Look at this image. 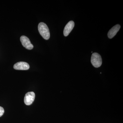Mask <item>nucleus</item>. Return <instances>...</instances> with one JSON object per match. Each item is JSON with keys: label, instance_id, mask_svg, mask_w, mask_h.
Here are the masks:
<instances>
[{"label": "nucleus", "instance_id": "obj_1", "mask_svg": "<svg viewBox=\"0 0 123 123\" xmlns=\"http://www.w3.org/2000/svg\"><path fill=\"white\" fill-rule=\"evenodd\" d=\"M38 30L40 35L44 39L48 40L50 37V33L48 27L44 23L41 22L38 26Z\"/></svg>", "mask_w": 123, "mask_h": 123}, {"label": "nucleus", "instance_id": "obj_2", "mask_svg": "<svg viewBox=\"0 0 123 123\" xmlns=\"http://www.w3.org/2000/svg\"><path fill=\"white\" fill-rule=\"evenodd\" d=\"M91 63L95 68H98L102 65V60L101 56L97 53H93L91 57Z\"/></svg>", "mask_w": 123, "mask_h": 123}, {"label": "nucleus", "instance_id": "obj_3", "mask_svg": "<svg viewBox=\"0 0 123 123\" xmlns=\"http://www.w3.org/2000/svg\"><path fill=\"white\" fill-rule=\"evenodd\" d=\"M35 97V94L34 92H28L25 94L24 97V103L27 105H31L34 102Z\"/></svg>", "mask_w": 123, "mask_h": 123}, {"label": "nucleus", "instance_id": "obj_4", "mask_svg": "<svg viewBox=\"0 0 123 123\" xmlns=\"http://www.w3.org/2000/svg\"><path fill=\"white\" fill-rule=\"evenodd\" d=\"M20 40L23 46L25 48L29 50H31L33 48V45L31 44L29 38L26 36H22L20 38Z\"/></svg>", "mask_w": 123, "mask_h": 123}, {"label": "nucleus", "instance_id": "obj_5", "mask_svg": "<svg viewBox=\"0 0 123 123\" xmlns=\"http://www.w3.org/2000/svg\"><path fill=\"white\" fill-rule=\"evenodd\" d=\"M13 68L16 70H27L30 68V65L26 62H20L15 64Z\"/></svg>", "mask_w": 123, "mask_h": 123}, {"label": "nucleus", "instance_id": "obj_6", "mask_svg": "<svg viewBox=\"0 0 123 123\" xmlns=\"http://www.w3.org/2000/svg\"><path fill=\"white\" fill-rule=\"evenodd\" d=\"M75 25L74 22L72 21H70L65 26L64 29L63 33L65 36H67L71 32Z\"/></svg>", "mask_w": 123, "mask_h": 123}, {"label": "nucleus", "instance_id": "obj_7", "mask_svg": "<svg viewBox=\"0 0 123 123\" xmlns=\"http://www.w3.org/2000/svg\"><path fill=\"white\" fill-rule=\"evenodd\" d=\"M120 28V25L119 24H117L114 26L110 29L108 33V38L110 39L112 38L116 34L117 32L119 30Z\"/></svg>", "mask_w": 123, "mask_h": 123}, {"label": "nucleus", "instance_id": "obj_8", "mask_svg": "<svg viewBox=\"0 0 123 123\" xmlns=\"http://www.w3.org/2000/svg\"><path fill=\"white\" fill-rule=\"evenodd\" d=\"M4 113V110L3 108L0 106V117L2 116Z\"/></svg>", "mask_w": 123, "mask_h": 123}]
</instances>
